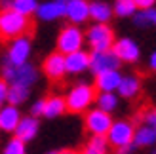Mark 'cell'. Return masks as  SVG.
<instances>
[{"label":"cell","instance_id":"cell-1","mask_svg":"<svg viewBox=\"0 0 156 154\" xmlns=\"http://www.w3.org/2000/svg\"><path fill=\"white\" fill-rule=\"evenodd\" d=\"M30 19L13 10H0V40H15L29 34Z\"/></svg>","mask_w":156,"mask_h":154},{"label":"cell","instance_id":"cell-2","mask_svg":"<svg viewBox=\"0 0 156 154\" xmlns=\"http://www.w3.org/2000/svg\"><path fill=\"white\" fill-rule=\"evenodd\" d=\"M2 80L8 86L30 88L38 80V71L33 63H23L19 67H13V65H8L6 61H2Z\"/></svg>","mask_w":156,"mask_h":154},{"label":"cell","instance_id":"cell-3","mask_svg":"<svg viewBox=\"0 0 156 154\" xmlns=\"http://www.w3.org/2000/svg\"><path fill=\"white\" fill-rule=\"evenodd\" d=\"M95 95L97 91L93 86H90V84H76V86H73L71 89H69V93L65 97V107L69 112H84L90 109V105L95 101Z\"/></svg>","mask_w":156,"mask_h":154},{"label":"cell","instance_id":"cell-4","mask_svg":"<svg viewBox=\"0 0 156 154\" xmlns=\"http://www.w3.org/2000/svg\"><path fill=\"white\" fill-rule=\"evenodd\" d=\"M84 38L91 51H107L112 48V44L116 40L112 27L105 25V23H93L84 33Z\"/></svg>","mask_w":156,"mask_h":154},{"label":"cell","instance_id":"cell-5","mask_svg":"<svg viewBox=\"0 0 156 154\" xmlns=\"http://www.w3.org/2000/svg\"><path fill=\"white\" fill-rule=\"evenodd\" d=\"M86 44V38H84V30L80 27L76 25H67L59 30L57 34V51L61 53V55H69V53L73 51H78L82 50Z\"/></svg>","mask_w":156,"mask_h":154},{"label":"cell","instance_id":"cell-6","mask_svg":"<svg viewBox=\"0 0 156 154\" xmlns=\"http://www.w3.org/2000/svg\"><path fill=\"white\" fill-rule=\"evenodd\" d=\"M30 50H33V40L30 36H19L12 40V44L8 46V51L4 55V61L8 65H13V67H19L23 63H29V57H30Z\"/></svg>","mask_w":156,"mask_h":154},{"label":"cell","instance_id":"cell-7","mask_svg":"<svg viewBox=\"0 0 156 154\" xmlns=\"http://www.w3.org/2000/svg\"><path fill=\"white\" fill-rule=\"evenodd\" d=\"M133 124L131 122H126V120H120V122H112L111 129H108V141L112 147L116 149H124V147H129L133 143Z\"/></svg>","mask_w":156,"mask_h":154},{"label":"cell","instance_id":"cell-8","mask_svg":"<svg viewBox=\"0 0 156 154\" xmlns=\"http://www.w3.org/2000/svg\"><path fill=\"white\" fill-rule=\"evenodd\" d=\"M111 50H112L114 55L118 57L120 63H137L139 57H141V48H139V44L129 36H124V38L114 40Z\"/></svg>","mask_w":156,"mask_h":154},{"label":"cell","instance_id":"cell-9","mask_svg":"<svg viewBox=\"0 0 156 154\" xmlns=\"http://www.w3.org/2000/svg\"><path fill=\"white\" fill-rule=\"evenodd\" d=\"M122 63L118 61V57L112 53V50L107 51H91L90 53V71L93 74H101L107 71H118V67Z\"/></svg>","mask_w":156,"mask_h":154},{"label":"cell","instance_id":"cell-10","mask_svg":"<svg viewBox=\"0 0 156 154\" xmlns=\"http://www.w3.org/2000/svg\"><path fill=\"white\" fill-rule=\"evenodd\" d=\"M111 126H112L111 114H107L103 110L93 109V110H88V114H86V129H88L91 135H103V137H107Z\"/></svg>","mask_w":156,"mask_h":154},{"label":"cell","instance_id":"cell-11","mask_svg":"<svg viewBox=\"0 0 156 154\" xmlns=\"http://www.w3.org/2000/svg\"><path fill=\"white\" fill-rule=\"evenodd\" d=\"M65 17L69 25H84L90 19V0H69L65 4Z\"/></svg>","mask_w":156,"mask_h":154},{"label":"cell","instance_id":"cell-12","mask_svg":"<svg viewBox=\"0 0 156 154\" xmlns=\"http://www.w3.org/2000/svg\"><path fill=\"white\" fill-rule=\"evenodd\" d=\"M42 71L50 80H53V82L61 80L67 74V71H65V55H61L59 51L50 53L42 63Z\"/></svg>","mask_w":156,"mask_h":154},{"label":"cell","instance_id":"cell-13","mask_svg":"<svg viewBox=\"0 0 156 154\" xmlns=\"http://www.w3.org/2000/svg\"><path fill=\"white\" fill-rule=\"evenodd\" d=\"M34 15L44 23H51V21H57L61 17H65V6L53 2V0L38 2V8H36Z\"/></svg>","mask_w":156,"mask_h":154},{"label":"cell","instance_id":"cell-14","mask_svg":"<svg viewBox=\"0 0 156 154\" xmlns=\"http://www.w3.org/2000/svg\"><path fill=\"white\" fill-rule=\"evenodd\" d=\"M90 68V53L84 50H78L65 55V71L69 74H80Z\"/></svg>","mask_w":156,"mask_h":154},{"label":"cell","instance_id":"cell-15","mask_svg":"<svg viewBox=\"0 0 156 154\" xmlns=\"http://www.w3.org/2000/svg\"><path fill=\"white\" fill-rule=\"evenodd\" d=\"M122 80V74L118 71H107V72H101L95 74V91L99 93H114L118 89V84Z\"/></svg>","mask_w":156,"mask_h":154},{"label":"cell","instance_id":"cell-16","mask_svg":"<svg viewBox=\"0 0 156 154\" xmlns=\"http://www.w3.org/2000/svg\"><path fill=\"white\" fill-rule=\"evenodd\" d=\"M112 17H114L112 6L108 2H105V0H91L90 2V19L93 23H105V25H108Z\"/></svg>","mask_w":156,"mask_h":154},{"label":"cell","instance_id":"cell-17","mask_svg":"<svg viewBox=\"0 0 156 154\" xmlns=\"http://www.w3.org/2000/svg\"><path fill=\"white\" fill-rule=\"evenodd\" d=\"M36 131H38V120L34 116H25V118L19 120L17 128H15V133H17L15 139H19L21 143L30 141L36 135Z\"/></svg>","mask_w":156,"mask_h":154},{"label":"cell","instance_id":"cell-18","mask_svg":"<svg viewBox=\"0 0 156 154\" xmlns=\"http://www.w3.org/2000/svg\"><path fill=\"white\" fill-rule=\"evenodd\" d=\"M21 120V114L17 110V107H12V105H6L0 109V128L4 131H15Z\"/></svg>","mask_w":156,"mask_h":154},{"label":"cell","instance_id":"cell-19","mask_svg":"<svg viewBox=\"0 0 156 154\" xmlns=\"http://www.w3.org/2000/svg\"><path fill=\"white\" fill-rule=\"evenodd\" d=\"M118 93L122 97H126V99H131V97H135L139 91H141V78L135 74H129V76H122V80L118 84Z\"/></svg>","mask_w":156,"mask_h":154},{"label":"cell","instance_id":"cell-20","mask_svg":"<svg viewBox=\"0 0 156 154\" xmlns=\"http://www.w3.org/2000/svg\"><path fill=\"white\" fill-rule=\"evenodd\" d=\"M63 112H67V107H65V99L63 97L51 95L48 99H44L42 116H46V118H55V116H61Z\"/></svg>","mask_w":156,"mask_h":154},{"label":"cell","instance_id":"cell-21","mask_svg":"<svg viewBox=\"0 0 156 154\" xmlns=\"http://www.w3.org/2000/svg\"><path fill=\"white\" fill-rule=\"evenodd\" d=\"M137 12V6L133 0H114L112 4V15L116 17H133Z\"/></svg>","mask_w":156,"mask_h":154},{"label":"cell","instance_id":"cell-22","mask_svg":"<svg viewBox=\"0 0 156 154\" xmlns=\"http://www.w3.org/2000/svg\"><path fill=\"white\" fill-rule=\"evenodd\" d=\"M29 88L23 86H8V93H6V101L10 103L12 107H17L21 103H25L29 99Z\"/></svg>","mask_w":156,"mask_h":154},{"label":"cell","instance_id":"cell-23","mask_svg":"<svg viewBox=\"0 0 156 154\" xmlns=\"http://www.w3.org/2000/svg\"><path fill=\"white\" fill-rule=\"evenodd\" d=\"M95 103H97L99 110L111 114L116 107H118V97H116L114 93H97L95 95Z\"/></svg>","mask_w":156,"mask_h":154},{"label":"cell","instance_id":"cell-24","mask_svg":"<svg viewBox=\"0 0 156 154\" xmlns=\"http://www.w3.org/2000/svg\"><path fill=\"white\" fill-rule=\"evenodd\" d=\"M36 8H38V0H12V10L25 15V17L34 15Z\"/></svg>","mask_w":156,"mask_h":154},{"label":"cell","instance_id":"cell-25","mask_svg":"<svg viewBox=\"0 0 156 154\" xmlns=\"http://www.w3.org/2000/svg\"><path fill=\"white\" fill-rule=\"evenodd\" d=\"M154 141H156V133H154V129L151 126H141L133 133V143L135 145H143V147H147V145H152Z\"/></svg>","mask_w":156,"mask_h":154},{"label":"cell","instance_id":"cell-26","mask_svg":"<svg viewBox=\"0 0 156 154\" xmlns=\"http://www.w3.org/2000/svg\"><path fill=\"white\" fill-rule=\"evenodd\" d=\"M131 19H133L135 27H139V29L151 27V10H137Z\"/></svg>","mask_w":156,"mask_h":154},{"label":"cell","instance_id":"cell-27","mask_svg":"<svg viewBox=\"0 0 156 154\" xmlns=\"http://www.w3.org/2000/svg\"><path fill=\"white\" fill-rule=\"evenodd\" d=\"M137 120L143 122V126H154L156 124V109H145L137 114Z\"/></svg>","mask_w":156,"mask_h":154},{"label":"cell","instance_id":"cell-28","mask_svg":"<svg viewBox=\"0 0 156 154\" xmlns=\"http://www.w3.org/2000/svg\"><path fill=\"white\" fill-rule=\"evenodd\" d=\"M88 147L93 149V150H97V152H103L105 154V150H107V137H103V135H93L91 139H90Z\"/></svg>","mask_w":156,"mask_h":154},{"label":"cell","instance_id":"cell-29","mask_svg":"<svg viewBox=\"0 0 156 154\" xmlns=\"http://www.w3.org/2000/svg\"><path fill=\"white\" fill-rule=\"evenodd\" d=\"M4 154H25V143H21L19 139H15V137H13V139L8 143Z\"/></svg>","mask_w":156,"mask_h":154},{"label":"cell","instance_id":"cell-30","mask_svg":"<svg viewBox=\"0 0 156 154\" xmlns=\"http://www.w3.org/2000/svg\"><path fill=\"white\" fill-rule=\"evenodd\" d=\"M137 10H151V8H156V0H133Z\"/></svg>","mask_w":156,"mask_h":154},{"label":"cell","instance_id":"cell-31","mask_svg":"<svg viewBox=\"0 0 156 154\" xmlns=\"http://www.w3.org/2000/svg\"><path fill=\"white\" fill-rule=\"evenodd\" d=\"M42 110H44V99H40V101H36L34 105H33V110H30V112H33V114H30V116H42Z\"/></svg>","mask_w":156,"mask_h":154},{"label":"cell","instance_id":"cell-32","mask_svg":"<svg viewBox=\"0 0 156 154\" xmlns=\"http://www.w3.org/2000/svg\"><path fill=\"white\" fill-rule=\"evenodd\" d=\"M6 93H8V84L0 78V109H2V105L6 103Z\"/></svg>","mask_w":156,"mask_h":154},{"label":"cell","instance_id":"cell-33","mask_svg":"<svg viewBox=\"0 0 156 154\" xmlns=\"http://www.w3.org/2000/svg\"><path fill=\"white\" fill-rule=\"evenodd\" d=\"M149 67H151L152 71L156 72V50H154V51L151 53V59H149Z\"/></svg>","mask_w":156,"mask_h":154},{"label":"cell","instance_id":"cell-34","mask_svg":"<svg viewBox=\"0 0 156 154\" xmlns=\"http://www.w3.org/2000/svg\"><path fill=\"white\" fill-rule=\"evenodd\" d=\"M0 10H12V0H0Z\"/></svg>","mask_w":156,"mask_h":154},{"label":"cell","instance_id":"cell-35","mask_svg":"<svg viewBox=\"0 0 156 154\" xmlns=\"http://www.w3.org/2000/svg\"><path fill=\"white\" fill-rule=\"evenodd\" d=\"M151 25L156 27V8H151Z\"/></svg>","mask_w":156,"mask_h":154},{"label":"cell","instance_id":"cell-36","mask_svg":"<svg viewBox=\"0 0 156 154\" xmlns=\"http://www.w3.org/2000/svg\"><path fill=\"white\" fill-rule=\"evenodd\" d=\"M82 154H103V152H97V150H93V149H90V147H88Z\"/></svg>","mask_w":156,"mask_h":154},{"label":"cell","instance_id":"cell-37","mask_svg":"<svg viewBox=\"0 0 156 154\" xmlns=\"http://www.w3.org/2000/svg\"><path fill=\"white\" fill-rule=\"evenodd\" d=\"M55 154H76L74 150H61V152H55Z\"/></svg>","mask_w":156,"mask_h":154},{"label":"cell","instance_id":"cell-38","mask_svg":"<svg viewBox=\"0 0 156 154\" xmlns=\"http://www.w3.org/2000/svg\"><path fill=\"white\" fill-rule=\"evenodd\" d=\"M53 2H57V4H61V6H65V4L69 2V0H53Z\"/></svg>","mask_w":156,"mask_h":154},{"label":"cell","instance_id":"cell-39","mask_svg":"<svg viewBox=\"0 0 156 154\" xmlns=\"http://www.w3.org/2000/svg\"><path fill=\"white\" fill-rule=\"evenodd\" d=\"M152 129H154V133H156V124H154V126H152Z\"/></svg>","mask_w":156,"mask_h":154},{"label":"cell","instance_id":"cell-40","mask_svg":"<svg viewBox=\"0 0 156 154\" xmlns=\"http://www.w3.org/2000/svg\"><path fill=\"white\" fill-rule=\"evenodd\" d=\"M50 154H55V152H50Z\"/></svg>","mask_w":156,"mask_h":154},{"label":"cell","instance_id":"cell-41","mask_svg":"<svg viewBox=\"0 0 156 154\" xmlns=\"http://www.w3.org/2000/svg\"><path fill=\"white\" fill-rule=\"evenodd\" d=\"M152 154H156V150H154V152H152Z\"/></svg>","mask_w":156,"mask_h":154}]
</instances>
